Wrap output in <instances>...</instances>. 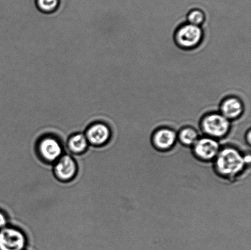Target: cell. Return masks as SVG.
Masks as SVG:
<instances>
[{
  "label": "cell",
  "mask_w": 251,
  "mask_h": 250,
  "mask_svg": "<svg viewBox=\"0 0 251 250\" xmlns=\"http://www.w3.org/2000/svg\"><path fill=\"white\" fill-rule=\"evenodd\" d=\"M214 160L218 175L227 179H233L240 175L248 164L246 156L232 146L221 149Z\"/></svg>",
  "instance_id": "6da1fadb"
},
{
  "label": "cell",
  "mask_w": 251,
  "mask_h": 250,
  "mask_svg": "<svg viewBox=\"0 0 251 250\" xmlns=\"http://www.w3.org/2000/svg\"><path fill=\"white\" fill-rule=\"evenodd\" d=\"M230 128L229 120L221 114H211L201 119V129L208 137L216 139L227 136Z\"/></svg>",
  "instance_id": "7a4b0ae2"
},
{
  "label": "cell",
  "mask_w": 251,
  "mask_h": 250,
  "mask_svg": "<svg viewBox=\"0 0 251 250\" xmlns=\"http://www.w3.org/2000/svg\"><path fill=\"white\" fill-rule=\"evenodd\" d=\"M202 38L203 31L201 27L189 23L179 27L175 35L177 45L184 49L196 48Z\"/></svg>",
  "instance_id": "3957f363"
},
{
  "label": "cell",
  "mask_w": 251,
  "mask_h": 250,
  "mask_svg": "<svg viewBox=\"0 0 251 250\" xmlns=\"http://www.w3.org/2000/svg\"><path fill=\"white\" fill-rule=\"evenodd\" d=\"M26 244V237L19 229L5 227L0 230V250H24Z\"/></svg>",
  "instance_id": "277c9868"
},
{
  "label": "cell",
  "mask_w": 251,
  "mask_h": 250,
  "mask_svg": "<svg viewBox=\"0 0 251 250\" xmlns=\"http://www.w3.org/2000/svg\"><path fill=\"white\" fill-rule=\"evenodd\" d=\"M220 149L218 141L208 136L199 138L193 146L194 155L203 161L215 160Z\"/></svg>",
  "instance_id": "5b68a950"
},
{
  "label": "cell",
  "mask_w": 251,
  "mask_h": 250,
  "mask_svg": "<svg viewBox=\"0 0 251 250\" xmlns=\"http://www.w3.org/2000/svg\"><path fill=\"white\" fill-rule=\"evenodd\" d=\"M176 140V132L168 128L157 130L152 136V144L154 148L161 151L170 150L173 148Z\"/></svg>",
  "instance_id": "8992f818"
},
{
  "label": "cell",
  "mask_w": 251,
  "mask_h": 250,
  "mask_svg": "<svg viewBox=\"0 0 251 250\" xmlns=\"http://www.w3.org/2000/svg\"><path fill=\"white\" fill-rule=\"evenodd\" d=\"M39 151L44 159L50 162L58 160L63 153L62 146L52 137H47L41 141Z\"/></svg>",
  "instance_id": "52a82bcc"
},
{
  "label": "cell",
  "mask_w": 251,
  "mask_h": 250,
  "mask_svg": "<svg viewBox=\"0 0 251 250\" xmlns=\"http://www.w3.org/2000/svg\"><path fill=\"white\" fill-rule=\"evenodd\" d=\"M111 136L109 127L102 123L92 125L87 130L85 136L88 143L95 146H101L107 143Z\"/></svg>",
  "instance_id": "ba28073f"
},
{
  "label": "cell",
  "mask_w": 251,
  "mask_h": 250,
  "mask_svg": "<svg viewBox=\"0 0 251 250\" xmlns=\"http://www.w3.org/2000/svg\"><path fill=\"white\" fill-rule=\"evenodd\" d=\"M55 175L60 180H72L77 173V165L74 159L68 155L61 157L55 166Z\"/></svg>",
  "instance_id": "9c48e42d"
},
{
  "label": "cell",
  "mask_w": 251,
  "mask_h": 250,
  "mask_svg": "<svg viewBox=\"0 0 251 250\" xmlns=\"http://www.w3.org/2000/svg\"><path fill=\"white\" fill-rule=\"evenodd\" d=\"M221 114L227 119H236L242 116L244 107L239 99L235 97L226 98L221 105Z\"/></svg>",
  "instance_id": "30bf717a"
},
{
  "label": "cell",
  "mask_w": 251,
  "mask_h": 250,
  "mask_svg": "<svg viewBox=\"0 0 251 250\" xmlns=\"http://www.w3.org/2000/svg\"><path fill=\"white\" fill-rule=\"evenodd\" d=\"M177 139L186 146H193L199 139L198 132L191 127H186L179 131Z\"/></svg>",
  "instance_id": "8fae6325"
},
{
  "label": "cell",
  "mask_w": 251,
  "mask_h": 250,
  "mask_svg": "<svg viewBox=\"0 0 251 250\" xmlns=\"http://www.w3.org/2000/svg\"><path fill=\"white\" fill-rule=\"evenodd\" d=\"M88 145V141L85 135L75 134L69 139V148L75 153H83L87 149Z\"/></svg>",
  "instance_id": "7c38bea8"
},
{
  "label": "cell",
  "mask_w": 251,
  "mask_h": 250,
  "mask_svg": "<svg viewBox=\"0 0 251 250\" xmlns=\"http://www.w3.org/2000/svg\"><path fill=\"white\" fill-rule=\"evenodd\" d=\"M36 4L42 13L51 14L58 9L60 0H36Z\"/></svg>",
  "instance_id": "4fadbf2b"
},
{
  "label": "cell",
  "mask_w": 251,
  "mask_h": 250,
  "mask_svg": "<svg viewBox=\"0 0 251 250\" xmlns=\"http://www.w3.org/2000/svg\"><path fill=\"white\" fill-rule=\"evenodd\" d=\"M188 23L195 26H200L205 21V14L201 10L199 9H192L187 16Z\"/></svg>",
  "instance_id": "5bb4252c"
},
{
  "label": "cell",
  "mask_w": 251,
  "mask_h": 250,
  "mask_svg": "<svg viewBox=\"0 0 251 250\" xmlns=\"http://www.w3.org/2000/svg\"><path fill=\"white\" fill-rule=\"evenodd\" d=\"M7 219L3 213L0 212V229L6 227L7 224Z\"/></svg>",
  "instance_id": "9a60e30c"
}]
</instances>
